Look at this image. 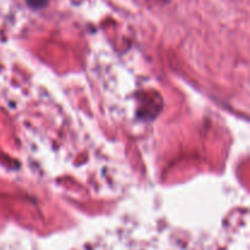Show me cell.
<instances>
[{
	"mask_svg": "<svg viewBox=\"0 0 250 250\" xmlns=\"http://www.w3.org/2000/svg\"><path fill=\"white\" fill-rule=\"evenodd\" d=\"M26 2L28 4L29 7H32V9L39 10L42 9V7L45 6L49 2V0H26Z\"/></svg>",
	"mask_w": 250,
	"mask_h": 250,
	"instance_id": "6da1fadb",
	"label": "cell"
}]
</instances>
